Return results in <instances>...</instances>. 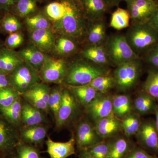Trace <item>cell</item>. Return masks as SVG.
I'll return each mask as SVG.
<instances>
[{"label":"cell","instance_id":"cell-17","mask_svg":"<svg viewBox=\"0 0 158 158\" xmlns=\"http://www.w3.org/2000/svg\"><path fill=\"white\" fill-rule=\"evenodd\" d=\"M31 39L33 44L43 52L52 50L55 46V38L49 29L31 31Z\"/></svg>","mask_w":158,"mask_h":158},{"label":"cell","instance_id":"cell-53","mask_svg":"<svg viewBox=\"0 0 158 158\" xmlns=\"http://www.w3.org/2000/svg\"><path fill=\"white\" fill-rule=\"evenodd\" d=\"M71 1H72V2H80L81 3V0H71Z\"/></svg>","mask_w":158,"mask_h":158},{"label":"cell","instance_id":"cell-19","mask_svg":"<svg viewBox=\"0 0 158 158\" xmlns=\"http://www.w3.org/2000/svg\"><path fill=\"white\" fill-rule=\"evenodd\" d=\"M158 106L156 99L144 91L137 95L133 102V109L140 116L155 113Z\"/></svg>","mask_w":158,"mask_h":158},{"label":"cell","instance_id":"cell-34","mask_svg":"<svg viewBox=\"0 0 158 158\" xmlns=\"http://www.w3.org/2000/svg\"><path fill=\"white\" fill-rule=\"evenodd\" d=\"M16 144L17 142L14 140L10 130L2 121L0 120V149L3 151H8Z\"/></svg>","mask_w":158,"mask_h":158},{"label":"cell","instance_id":"cell-12","mask_svg":"<svg viewBox=\"0 0 158 158\" xmlns=\"http://www.w3.org/2000/svg\"><path fill=\"white\" fill-rule=\"evenodd\" d=\"M77 102L70 90H62L61 105L56 116L57 127H62L70 120L77 110Z\"/></svg>","mask_w":158,"mask_h":158},{"label":"cell","instance_id":"cell-23","mask_svg":"<svg viewBox=\"0 0 158 158\" xmlns=\"http://www.w3.org/2000/svg\"><path fill=\"white\" fill-rule=\"evenodd\" d=\"M112 104L113 114L120 119L133 113V103L131 98L127 94L113 96Z\"/></svg>","mask_w":158,"mask_h":158},{"label":"cell","instance_id":"cell-39","mask_svg":"<svg viewBox=\"0 0 158 158\" xmlns=\"http://www.w3.org/2000/svg\"><path fill=\"white\" fill-rule=\"evenodd\" d=\"M54 47L57 52L61 55H66L75 50L76 47L75 43L67 37H61L55 43Z\"/></svg>","mask_w":158,"mask_h":158},{"label":"cell","instance_id":"cell-10","mask_svg":"<svg viewBox=\"0 0 158 158\" xmlns=\"http://www.w3.org/2000/svg\"><path fill=\"white\" fill-rule=\"evenodd\" d=\"M113 96L100 94L87 105L86 112L94 122L102 118L113 115Z\"/></svg>","mask_w":158,"mask_h":158},{"label":"cell","instance_id":"cell-40","mask_svg":"<svg viewBox=\"0 0 158 158\" xmlns=\"http://www.w3.org/2000/svg\"><path fill=\"white\" fill-rule=\"evenodd\" d=\"M20 94L16 90L6 88L0 90V107L6 108L11 106Z\"/></svg>","mask_w":158,"mask_h":158},{"label":"cell","instance_id":"cell-30","mask_svg":"<svg viewBox=\"0 0 158 158\" xmlns=\"http://www.w3.org/2000/svg\"><path fill=\"white\" fill-rule=\"evenodd\" d=\"M143 91L158 100V69L151 68L143 85Z\"/></svg>","mask_w":158,"mask_h":158},{"label":"cell","instance_id":"cell-3","mask_svg":"<svg viewBox=\"0 0 158 158\" xmlns=\"http://www.w3.org/2000/svg\"><path fill=\"white\" fill-rule=\"evenodd\" d=\"M65 13L60 21L58 29L66 36L80 38L86 33V24L78 7L72 1H63Z\"/></svg>","mask_w":158,"mask_h":158},{"label":"cell","instance_id":"cell-31","mask_svg":"<svg viewBox=\"0 0 158 158\" xmlns=\"http://www.w3.org/2000/svg\"><path fill=\"white\" fill-rule=\"evenodd\" d=\"M21 28V23L15 15L6 12L3 16L0 25L1 31L9 34L19 31Z\"/></svg>","mask_w":158,"mask_h":158},{"label":"cell","instance_id":"cell-9","mask_svg":"<svg viewBox=\"0 0 158 158\" xmlns=\"http://www.w3.org/2000/svg\"><path fill=\"white\" fill-rule=\"evenodd\" d=\"M135 135L138 142L144 148L158 153V134L154 120L148 119L142 121Z\"/></svg>","mask_w":158,"mask_h":158},{"label":"cell","instance_id":"cell-29","mask_svg":"<svg viewBox=\"0 0 158 158\" xmlns=\"http://www.w3.org/2000/svg\"><path fill=\"white\" fill-rule=\"evenodd\" d=\"M131 19L127 9L118 8L111 15L110 27L118 31L126 28L130 26Z\"/></svg>","mask_w":158,"mask_h":158},{"label":"cell","instance_id":"cell-43","mask_svg":"<svg viewBox=\"0 0 158 158\" xmlns=\"http://www.w3.org/2000/svg\"><path fill=\"white\" fill-rule=\"evenodd\" d=\"M23 35L19 31L9 34L4 43V46L9 49L14 50L19 47L23 42Z\"/></svg>","mask_w":158,"mask_h":158},{"label":"cell","instance_id":"cell-48","mask_svg":"<svg viewBox=\"0 0 158 158\" xmlns=\"http://www.w3.org/2000/svg\"><path fill=\"white\" fill-rule=\"evenodd\" d=\"M148 23L153 28L158 32V9Z\"/></svg>","mask_w":158,"mask_h":158},{"label":"cell","instance_id":"cell-37","mask_svg":"<svg viewBox=\"0 0 158 158\" xmlns=\"http://www.w3.org/2000/svg\"><path fill=\"white\" fill-rule=\"evenodd\" d=\"M46 12L50 18L55 21H60L65 15V9L64 3L54 2L46 8Z\"/></svg>","mask_w":158,"mask_h":158},{"label":"cell","instance_id":"cell-42","mask_svg":"<svg viewBox=\"0 0 158 158\" xmlns=\"http://www.w3.org/2000/svg\"><path fill=\"white\" fill-rule=\"evenodd\" d=\"M62 91L59 88H56L51 90L49 98V109L54 113L55 117L56 116L62 101Z\"/></svg>","mask_w":158,"mask_h":158},{"label":"cell","instance_id":"cell-15","mask_svg":"<svg viewBox=\"0 0 158 158\" xmlns=\"http://www.w3.org/2000/svg\"><path fill=\"white\" fill-rule=\"evenodd\" d=\"M24 62L40 72L46 56L35 45H30L17 52Z\"/></svg>","mask_w":158,"mask_h":158},{"label":"cell","instance_id":"cell-13","mask_svg":"<svg viewBox=\"0 0 158 158\" xmlns=\"http://www.w3.org/2000/svg\"><path fill=\"white\" fill-rule=\"evenodd\" d=\"M46 144L50 158H67L75 153L76 140L74 137L64 142L54 141L48 137Z\"/></svg>","mask_w":158,"mask_h":158},{"label":"cell","instance_id":"cell-4","mask_svg":"<svg viewBox=\"0 0 158 158\" xmlns=\"http://www.w3.org/2000/svg\"><path fill=\"white\" fill-rule=\"evenodd\" d=\"M142 68L141 58L117 65L113 76L115 86L122 91L131 90L137 85Z\"/></svg>","mask_w":158,"mask_h":158},{"label":"cell","instance_id":"cell-38","mask_svg":"<svg viewBox=\"0 0 158 158\" xmlns=\"http://www.w3.org/2000/svg\"><path fill=\"white\" fill-rule=\"evenodd\" d=\"M26 22L31 31L49 29L50 26V23L48 20L42 15H37L31 17H27Z\"/></svg>","mask_w":158,"mask_h":158},{"label":"cell","instance_id":"cell-27","mask_svg":"<svg viewBox=\"0 0 158 158\" xmlns=\"http://www.w3.org/2000/svg\"><path fill=\"white\" fill-rule=\"evenodd\" d=\"M140 116L137 113H132L122 118V127L126 137L129 138L138 131L142 122Z\"/></svg>","mask_w":158,"mask_h":158},{"label":"cell","instance_id":"cell-20","mask_svg":"<svg viewBox=\"0 0 158 158\" xmlns=\"http://www.w3.org/2000/svg\"><path fill=\"white\" fill-rule=\"evenodd\" d=\"M48 131V127L42 124L24 127L22 130L21 137L24 143L38 144L44 140Z\"/></svg>","mask_w":158,"mask_h":158},{"label":"cell","instance_id":"cell-41","mask_svg":"<svg viewBox=\"0 0 158 158\" xmlns=\"http://www.w3.org/2000/svg\"><path fill=\"white\" fill-rule=\"evenodd\" d=\"M16 158H40L39 151L33 145L23 142L19 144Z\"/></svg>","mask_w":158,"mask_h":158},{"label":"cell","instance_id":"cell-36","mask_svg":"<svg viewBox=\"0 0 158 158\" xmlns=\"http://www.w3.org/2000/svg\"><path fill=\"white\" fill-rule=\"evenodd\" d=\"M110 146V141L104 139L85 151L94 158H108Z\"/></svg>","mask_w":158,"mask_h":158},{"label":"cell","instance_id":"cell-45","mask_svg":"<svg viewBox=\"0 0 158 158\" xmlns=\"http://www.w3.org/2000/svg\"><path fill=\"white\" fill-rule=\"evenodd\" d=\"M124 158H157L155 156L151 155L144 149L135 148L128 152Z\"/></svg>","mask_w":158,"mask_h":158},{"label":"cell","instance_id":"cell-50","mask_svg":"<svg viewBox=\"0 0 158 158\" xmlns=\"http://www.w3.org/2000/svg\"><path fill=\"white\" fill-rule=\"evenodd\" d=\"M79 158H94L86 151L81 150Z\"/></svg>","mask_w":158,"mask_h":158},{"label":"cell","instance_id":"cell-6","mask_svg":"<svg viewBox=\"0 0 158 158\" xmlns=\"http://www.w3.org/2000/svg\"><path fill=\"white\" fill-rule=\"evenodd\" d=\"M11 73L10 84L20 94L41 81L39 72L25 62L17 66Z\"/></svg>","mask_w":158,"mask_h":158},{"label":"cell","instance_id":"cell-21","mask_svg":"<svg viewBox=\"0 0 158 158\" xmlns=\"http://www.w3.org/2000/svg\"><path fill=\"white\" fill-rule=\"evenodd\" d=\"M23 62L14 50L4 46L0 51V70L6 73H11Z\"/></svg>","mask_w":158,"mask_h":158},{"label":"cell","instance_id":"cell-14","mask_svg":"<svg viewBox=\"0 0 158 158\" xmlns=\"http://www.w3.org/2000/svg\"><path fill=\"white\" fill-rule=\"evenodd\" d=\"M94 123L95 129L103 139L116 136L122 130L121 119L114 115L102 118Z\"/></svg>","mask_w":158,"mask_h":158},{"label":"cell","instance_id":"cell-54","mask_svg":"<svg viewBox=\"0 0 158 158\" xmlns=\"http://www.w3.org/2000/svg\"><path fill=\"white\" fill-rule=\"evenodd\" d=\"M3 73H6L0 70V74Z\"/></svg>","mask_w":158,"mask_h":158},{"label":"cell","instance_id":"cell-33","mask_svg":"<svg viewBox=\"0 0 158 158\" xmlns=\"http://www.w3.org/2000/svg\"><path fill=\"white\" fill-rule=\"evenodd\" d=\"M22 106L20 99L18 98L9 106L1 108L4 116L12 123L18 124L22 120Z\"/></svg>","mask_w":158,"mask_h":158},{"label":"cell","instance_id":"cell-44","mask_svg":"<svg viewBox=\"0 0 158 158\" xmlns=\"http://www.w3.org/2000/svg\"><path fill=\"white\" fill-rule=\"evenodd\" d=\"M144 55L145 62L152 68L158 69V44L150 49Z\"/></svg>","mask_w":158,"mask_h":158},{"label":"cell","instance_id":"cell-56","mask_svg":"<svg viewBox=\"0 0 158 158\" xmlns=\"http://www.w3.org/2000/svg\"><path fill=\"white\" fill-rule=\"evenodd\" d=\"M154 1L158 4V0H154Z\"/></svg>","mask_w":158,"mask_h":158},{"label":"cell","instance_id":"cell-32","mask_svg":"<svg viewBox=\"0 0 158 158\" xmlns=\"http://www.w3.org/2000/svg\"><path fill=\"white\" fill-rule=\"evenodd\" d=\"M88 85L94 88L99 93L105 94L115 87V83L113 77L109 75L108 74L98 77Z\"/></svg>","mask_w":158,"mask_h":158},{"label":"cell","instance_id":"cell-28","mask_svg":"<svg viewBox=\"0 0 158 158\" xmlns=\"http://www.w3.org/2000/svg\"><path fill=\"white\" fill-rule=\"evenodd\" d=\"M130 150L129 141L123 137H119L110 141L108 158H124Z\"/></svg>","mask_w":158,"mask_h":158},{"label":"cell","instance_id":"cell-1","mask_svg":"<svg viewBox=\"0 0 158 158\" xmlns=\"http://www.w3.org/2000/svg\"><path fill=\"white\" fill-rule=\"evenodd\" d=\"M133 51L138 56L158 44V32L148 23H133L125 35Z\"/></svg>","mask_w":158,"mask_h":158},{"label":"cell","instance_id":"cell-49","mask_svg":"<svg viewBox=\"0 0 158 158\" xmlns=\"http://www.w3.org/2000/svg\"><path fill=\"white\" fill-rule=\"evenodd\" d=\"M106 5L109 7H113L118 6L119 4L126 0H103Z\"/></svg>","mask_w":158,"mask_h":158},{"label":"cell","instance_id":"cell-52","mask_svg":"<svg viewBox=\"0 0 158 158\" xmlns=\"http://www.w3.org/2000/svg\"><path fill=\"white\" fill-rule=\"evenodd\" d=\"M4 47V43L0 40V51Z\"/></svg>","mask_w":158,"mask_h":158},{"label":"cell","instance_id":"cell-26","mask_svg":"<svg viewBox=\"0 0 158 158\" xmlns=\"http://www.w3.org/2000/svg\"><path fill=\"white\" fill-rule=\"evenodd\" d=\"M106 37V24L102 19L93 22L88 32V39L91 45L102 44Z\"/></svg>","mask_w":158,"mask_h":158},{"label":"cell","instance_id":"cell-25","mask_svg":"<svg viewBox=\"0 0 158 158\" xmlns=\"http://www.w3.org/2000/svg\"><path fill=\"white\" fill-rule=\"evenodd\" d=\"M125 2L133 23L148 22L158 9L140 8L135 6L130 0H126Z\"/></svg>","mask_w":158,"mask_h":158},{"label":"cell","instance_id":"cell-2","mask_svg":"<svg viewBox=\"0 0 158 158\" xmlns=\"http://www.w3.org/2000/svg\"><path fill=\"white\" fill-rule=\"evenodd\" d=\"M108 74L109 71L106 67L85 61H77L69 68L64 81L69 86H82L89 85L98 77Z\"/></svg>","mask_w":158,"mask_h":158},{"label":"cell","instance_id":"cell-46","mask_svg":"<svg viewBox=\"0 0 158 158\" xmlns=\"http://www.w3.org/2000/svg\"><path fill=\"white\" fill-rule=\"evenodd\" d=\"M18 0H0V10L10 12L13 6Z\"/></svg>","mask_w":158,"mask_h":158},{"label":"cell","instance_id":"cell-47","mask_svg":"<svg viewBox=\"0 0 158 158\" xmlns=\"http://www.w3.org/2000/svg\"><path fill=\"white\" fill-rule=\"evenodd\" d=\"M9 84H10V80L7 73H3L0 74V90L8 88Z\"/></svg>","mask_w":158,"mask_h":158},{"label":"cell","instance_id":"cell-7","mask_svg":"<svg viewBox=\"0 0 158 158\" xmlns=\"http://www.w3.org/2000/svg\"><path fill=\"white\" fill-rule=\"evenodd\" d=\"M68 69L64 60L46 56L40 76L44 83L61 84L65 80Z\"/></svg>","mask_w":158,"mask_h":158},{"label":"cell","instance_id":"cell-35","mask_svg":"<svg viewBox=\"0 0 158 158\" xmlns=\"http://www.w3.org/2000/svg\"><path fill=\"white\" fill-rule=\"evenodd\" d=\"M36 9L35 0H18L11 10L14 9L15 14L20 17H27L36 11Z\"/></svg>","mask_w":158,"mask_h":158},{"label":"cell","instance_id":"cell-24","mask_svg":"<svg viewBox=\"0 0 158 158\" xmlns=\"http://www.w3.org/2000/svg\"><path fill=\"white\" fill-rule=\"evenodd\" d=\"M70 90L77 102L86 107L96 98L100 94L89 85L82 86H69Z\"/></svg>","mask_w":158,"mask_h":158},{"label":"cell","instance_id":"cell-51","mask_svg":"<svg viewBox=\"0 0 158 158\" xmlns=\"http://www.w3.org/2000/svg\"><path fill=\"white\" fill-rule=\"evenodd\" d=\"M155 114L156 115V121H155V122L156 127L158 134V106L156 109Z\"/></svg>","mask_w":158,"mask_h":158},{"label":"cell","instance_id":"cell-8","mask_svg":"<svg viewBox=\"0 0 158 158\" xmlns=\"http://www.w3.org/2000/svg\"><path fill=\"white\" fill-rule=\"evenodd\" d=\"M76 144L81 150H85L104 140L99 135L94 126L89 120H83L77 126Z\"/></svg>","mask_w":158,"mask_h":158},{"label":"cell","instance_id":"cell-18","mask_svg":"<svg viewBox=\"0 0 158 158\" xmlns=\"http://www.w3.org/2000/svg\"><path fill=\"white\" fill-rule=\"evenodd\" d=\"M86 16L91 21L102 19L109 7L103 0H81Z\"/></svg>","mask_w":158,"mask_h":158},{"label":"cell","instance_id":"cell-55","mask_svg":"<svg viewBox=\"0 0 158 158\" xmlns=\"http://www.w3.org/2000/svg\"><path fill=\"white\" fill-rule=\"evenodd\" d=\"M3 17H1V15H0V25H1V20H2V18ZM0 31H1V29H0Z\"/></svg>","mask_w":158,"mask_h":158},{"label":"cell","instance_id":"cell-11","mask_svg":"<svg viewBox=\"0 0 158 158\" xmlns=\"http://www.w3.org/2000/svg\"><path fill=\"white\" fill-rule=\"evenodd\" d=\"M51 89L45 83L36 84L22 94L26 101L42 111L49 109L48 102Z\"/></svg>","mask_w":158,"mask_h":158},{"label":"cell","instance_id":"cell-5","mask_svg":"<svg viewBox=\"0 0 158 158\" xmlns=\"http://www.w3.org/2000/svg\"><path fill=\"white\" fill-rule=\"evenodd\" d=\"M105 48L111 62L116 66L140 57L133 51L125 35L117 34L110 36Z\"/></svg>","mask_w":158,"mask_h":158},{"label":"cell","instance_id":"cell-22","mask_svg":"<svg viewBox=\"0 0 158 158\" xmlns=\"http://www.w3.org/2000/svg\"><path fill=\"white\" fill-rule=\"evenodd\" d=\"M42 111L32 106L28 102L23 105L22 121L25 127L41 124L45 121Z\"/></svg>","mask_w":158,"mask_h":158},{"label":"cell","instance_id":"cell-16","mask_svg":"<svg viewBox=\"0 0 158 158\" xmlns=\"http://www.w3.org/2000/svg\"><path fill=\"white\" fill-rule=\"evenodd\" d=\"M83 56L94 64L106 67L112 63L106 49L102 44L91 45L82 52Z\"/></svg>","mask_w":158,"mask_h":158}]
</instances>
